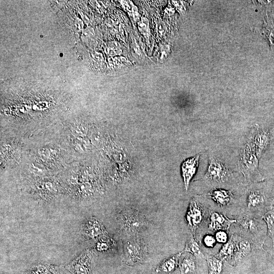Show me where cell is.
Masks as SVG:
<instances>
[{"instance_id":"cell-1","label":"cell","mask_w":274,"mask_h":274,"mask_svg":"<svg viewBox=\"0 0 274 274\" xmlns=\"http://www.w3.org/2000/svg\"><path fill=\"white\" fill-rule=\"evenodd\" d=\"M117 222L119 230L128 237L137 236L149 225L146 216L132 208L122 210L117 216Z\"/></svg>"},{"instance_id":"cell-2","label":"cell","mask_w":274,"mask_h":274,"mask_svg":"<svg viewBox=\"0 0 274 274\" xmlns=\"http://www.w3.org/2000/svg\"><path fill=\"white\" fill-rule=\"evenodd\" d=\"M259 158L249 141L242 147L239 157V168L248 182L264 180L258 169Z\"/></svg>"},{"instance_id":"cell-3","label":"cell","mask_w":274,"mask_h":274,"mask_svg":"<svg viewBox=\"0 0 274 274\" xmlns=\"http://www.w3.org/2000/svg\"><path fill=\"white\" fill-rule=\"evenodd\" d=\"M148 253V245L138 236L129 237L123 243V260L129 266L140 264L145 261Z\"/></svg>"},{"instance_id":"cell-4","label":"cell","mask_w":274,"mask_h":274,"mask_svg":"<svg viewBox=\"0 0 274 274\" xmlns=\"http://www.w3.org/2000/svg\"><path fill=\"white\" fill-rule=\"evenodd\" d=\"M238 224L243 234L250 238L258 247L262 248L266 238V231L261 220L244 215L239 218Z\"/></svg>"},{"instance_id":"cell-5","label":"cell","mask_w":274,"mask_h":274,"mask_svg":"<svg viewBox=\"0 0 274 274\" xmlns=\"http://www.w3.org/2000/svg\"><path fill=\"white\" fill-rule=\"evenodd\" d=\"M231 176V171L226 164L211 156L209 157V163L204 179L217 183L227 181Z\"/></svg>"},{"instance_id":"cell-6","label":"cell","mask_w":274,"mask_h":274,"mask_svg":"<svg viewBox=\"0 0 274 274\" xmlns=\"http://www.w3.org/2000/svg\"><path fill=\"white\" fill-rule=\"evenodd\" d=\"M205 212L202 206L195 198L191 199L185 216L187 226L193 235L202 223Z\"/></svg>"},{"instance_id":"cell-7","label":"cell","mask_w":274,"mask_h":274,"mask_svg":"<svg viewBox=\"0 0 274 274\" xmlns=\"http://www.w3.org/2000/svg\"><path fill=\"white\" fill-rule=\"evenodd\" d=\"M273 136V129H259L255 126L248 141L259 159L267 149Z\"/></svg>"},{"instance_id":"cell-8","label":"cell","mask_w":274,"mask_h":274,"mask_svg":"<svg viewBox=\"0 0 274 274\" xmlns=\"http://www.w3.org/2000/svg\"><path fill=\"white\" fill-rule=\"evenodd\" d=\"M92 252L88 249L81 253L65 267L71 274H92Z\"/></svg>"},{"instance_id":"cell-9","label":"cell","mask_w":274,"mask_h":274,"mask_svg":"<svg viewBox=\"0 0 274 274\" xmlns=\"http://www.w3.org/2000/svg\"><path fill=\"white\" fill-rule=\"evenodd\" d=\"M82 231L87 239H96L108 234L102 223L96 217L88 218L83 224Z\"/></svg>"},{"instance_id":"cell-10","label":"cell","mask_w":274,"mask_h":274,"mask_svg":"<svg viewBox=\"0 0 274 274\" xmlns=\"http://www.w3.org/2000/svg\"><path fill=\"white\" fill-rule=\"evenodd\" d=\"M222 261L228 262L230 264H237V245L235 234H232L227 243L224 244L219 251L215 255Z\"/></svg>"},{"instance_id":"cell-11","label":"cell","mask_w":274,"mask_h":274,"mask_svg":"<svg viewBox=\"0 0 274 274\" xmlns=\"http://www.w3.org/2000/svg\"><path fill=\"white\" fill-rule=\"evenodd\" d=\"M236 222V220L230 219L221 213L213 212L209 216L208 229L211 232L222 230L226 231L232 224Z\"/></svg>"},{"instance_id":"cell-12","label":"cell","mask_w":274,"mask_h":274,"mask_svg":"<svg viewBox=\"0 0 274 274\" xmlns=\"http://www.w3.org/2000/svg\"><path fill=\"white\" fill-rule=\"evenodd\" d=\"M199 155L189 158L182 163L181 168L182 177L185 189L187 191L191 179L197 170L199 163Z\"/></svg>"},{"instance_id":"cell-13","label":"cell","mask_w":274,"mask_h":274,"mask_svg":"<svg viewBox=\"0 0 274 274\" xmlns=\"http://www.w3.org/2000/svg\"><path fill=\"white\" fill-rule=\"evenodd\" d=\"M266 197L259 190L250 191L247 196V204L249 209L256 210L266 208Z\"/></svg>"},{"instance_id":"cell-14","label":"cell","mask_w":274,"mask_h":274,"mask_svg":"<svg viewBox=\"0 0 274 274\" xmlns=\"http://www.w3.org/2000/svg\"><path fill=\"white\" fill-rule=\"evenodd\" d=\"M208 195L219 207L229 205L232 200V194L228 190L223 189H215L211 190Z\"/></svg>"},{"instance_id":"cell-15","label":"cell","mask_w":274,"mask_h":274,"mask_svg":"<svg viewBox=\"0 0 274 274\" xmlns=\"http://www.w3.org/2000/svg\"><path fill=\"white\" fill-rule=\"evenodd\" d=\"M262 219L267 227V234L271 238L274 248V199L264 209Z\"/></svg>"},{"instance_id":"cell-16","label":"cell","mask_w":274,"mask_h":274,"mask_svg":"<svg viewBox=\"0 0 274 274\" xmlns=\"http://www.w3.org/2000/svg\"><path fill=\"white\" fill-rule=\"evenodd\" d=\"M183 252L176 254L163 260L155 269V272L159 273H169L174 271L179 265V259Z\"/></svg>"},{"instance_id":"cell-17","label":"cell","mask_w":274,"mask_h":274,"mask_svg":"<svg viewBox=\"0 0 274 274\" xmlns=\"http://www.w3.org/2000/svg\"><path fill=\"white\" fill-rule=\"evenodd\" d=\"M236 245H237V264L246 257L252 250L251 243L241 236L235 234Z\"/></svg>"},{"instance_id":"cell-18","label":"cell","mask_w":274,"mask_h":274,"mask_svg":"<svg viewBox=\"0 0 274 274\" xmlns=\"http://www.w3.org/2000/svg\"><path fill=\"white\" fill-rule=\"evenodd\" d=\"M180 274H195L196 270L195 257L189 253L179 263Z\"/></svg>"},{"instance_id":"cell-19","label":"cell","mask_w":274,"mask_h":274,"mask_svg":"<svg viewBox=\"0 0 274 274\" xmlns=\"http://www.w3.org/2000/svg\"><path fill=\"white\" fill-rule=\"evenodd\" d=\"M183 252L190 253L196 258H203L204 257L198 242L194 238V236L191 233L188 237Z\"/></svg>"},{"instance_id":"cell-20","label":"cell","mask_w":274,"mask_h":274,"mask_svg":"<svg viewBox=\"0 0 274 274\" xmlns=\"http://www.w3.org/2000/svg\"><path fill=\"white\" fill-rule=\"evenodd\" d=\"M206 260L208 265L209 274H221L223 266L221 260L212 255H207Z\"/></svg>"},{"instance_id":"cell-21","label":"cell","mask_w":274,"mask_h":274,"mask_svg":"<svg viewBox=\"0 0 274 274\" xmlns=\"http://www.w3.org/2000/svg\"><path fill=\"white\" fill-rule=\"evenodd\" d=\"M116 247V242L108 236H102L97 239L95 248L99 252L107 251Z\"/></svg>"},{"instance_id":"cell-22","label":"cell","mask_w":274,"mask_h":274,"mask_svg":"<svg viewBox=\"0 0 274 274\" xmlns=\"http://www.w3.org/2000/svg\"><path fill=\"white\" fill-rule=\"evenodd\" d=\"M49 271V265L40 264L30 268L25 274H48Z\"/></svg>"},{"instance_id":"cell-23","label":"cell","mask_w":274,"mask_h":274,"mask_svg":"<svg viewBox=\"0 0 274 274\" xmlns=\"http://www.w3.org/2000/svg\"><path fill=\"white\" fill-rule=\"evenodd\" d=\"M84 137H75L72 144L75 150L78 152H84L87 148V142Z\"/></svg>"},{"instance_id":"cell-24","label":"cell","mask_w":274,"mask_h":274,"mask_svg":"<svg viewBox=\"0 0 274 274\" xmlns=\"http://www.w3.org/2000/svg\"><path fill=\"white\" fill-rule=\"evenodd\" d=\"M72 131L75 137H84L86 129L82 124H75L72 127Z\"/></svg>"},{"instance_id":"cell-25","label":"cell","mask_w":274,"mask_h":274,"mask_svg":"<svg viewBox=\"0 0 274 274\" xmlns=\"http://www.w3.org/2000/svg\"><path fill=\"white\" fill-rule=\"evenodd\" d=\"M48 274H71L66 267L49 265Z\"/></svg>"},{"instance_id":"cell-26","label":"cell","mask_w":274,"mask_h":274,"mask_svg":"<svg viewBox=\"0 0 274 274\" xmlns=\"http://www.w3.org/2000/svg\"><path fill=\"white\" fill-rule=\"evenodd\" d=\"M215 237L217 242L221 244H225L228 241V235L225 230H219L216 232Z\"/></svg>"},{"instance_id":"cell-27","label":"cell","mask_w":274,"mask_h":274,"mask_svg":"<svg viewBox=\"0 0 274 274\" xmlns=\"http://www.w3.org/2000/svg\"><path fill=\"white\" fill-rule=\"evenodd\" d=\"M216 242L215 236L211 234H206L203 237V244L208 248H213L215 246Z\"/></svg>"},{"instance_id":"cell-28","label":"cell","mask_w":274,"mask_h":274,"mask_svg":"<svg viewBox=\"0 0 274 274\" xmlns=\"http://www.w3.org/2000/svg\"><path fill=\"white\" fill-rule=\"evenodd\" d=\"M30 170L34 174L40 176L44 174V170L42 168L34 165L30 167Z\"/></svg>"}]
</instances>
